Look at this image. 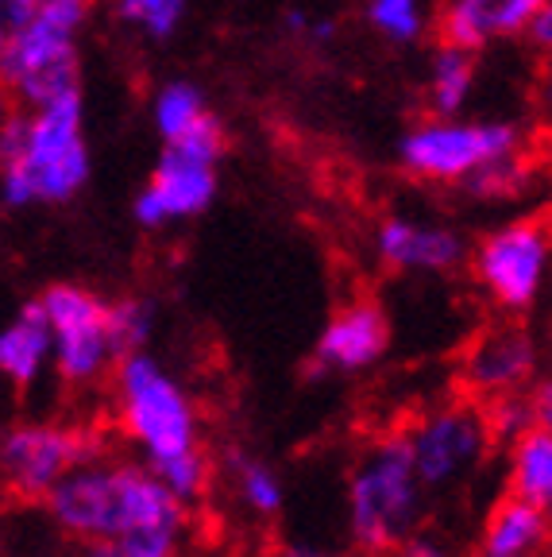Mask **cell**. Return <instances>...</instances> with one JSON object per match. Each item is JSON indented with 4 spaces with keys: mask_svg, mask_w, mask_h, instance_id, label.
<instances>
[{
    "mask_svg": "<svg viewBox=\"0 0 552 557\" xmlns=\"http://www.w3.org/2000/svg\"><path fill=\"white\" fill-rule=\"evenodd\" d=\"M506 492L529 504L552 507V430L534 426L526 437L510 445Z\"/></svg>",
    "mask_w": 552,
    "mask_h": 557,
    "instance_id": "obj_19",
    "label": "cell"
},
{
    "mask_svg": "<svg viewBox=\"0 0 552 557\" xmlns=\"http://www.w3.org/2000/svg\"><path fill=\"white\" fill-rule=\"evenodd\" d=\"M0 163V198L9 209L62 206L78 198L93 171L81 94L4 116Z\"/></svg>",
    "mask_w": 552,
    "mask_h": 557,
    "instance_id": "obj_2",
    "label": "cell"
},
{
    "mask_svg": "<svg viewBox=\"0 0 552 557\" xmlns=\"http://www.w3.org/2000/svg\"><path fill=\"white\" fill-rule=\"evenodd\" d=\"M225 124L213 113L186 132L181 139H171L159 156L155 171L147 178V186L136 194V221L143 228H163L171 221L198 218L213 206L216 186H221V159H225Z\"/></svg>",
    "mask_w": 552,
    "mask_h": 557,
    "instance_id": "obj_6",
    "label": "cell"
},
{
    "mask_svg": "<svg viewBox=\"0 0 552 557\" xmlns=\"http://www.w3.org/2000/svg\"><path fill=\"white\" fill-rule=\"evenodd\" d=\"M47 0H0V32H12V27H20L27 16H35V12L43 9Z\"/></svg>",
    "mask_w": 552,
    "mask_h": 557,
    "instance_id": "obj_29",
    "label": "cell"
},
{
    "mask_svg": "<svg viewBox=\"0 0 552 557\" xmlns=\"http://www.w3.org/2000/svg\"><path fill=\"white\" fill-rule=\"evenodd\" d=\"M549 511H552V507H549Z\"/></svg>",
    "mask_w": 552,
    "mask_h": 557,
    "instance_id": "obj_36",
    "label": "cell"
},
{
    "mask_svg": "<svg viewBox=\"0 0 552 557\" xmlns=\"http://www.w3.org/2000/svg\"><path fill=\"white\" fill-rule=\"evenodd\" d=\"M529 44L537 47V51L552 54V0L544 4V12L537 16V24L529 27Z\"/></svg>",
    "mask_w": 552,
    "mask_h": 557,
    "instance_id": "obj_31",
    "label": "cell"
},
{
    "mask_svg": "<svg viewBox=\"0 0 552 557\" xmlns=\"http://www.w3.org/2000/svg\"><path fill=\"white\" fill-rule=\"evenodd\" d=\"M333 35H337V24H333V20H328V16H313L305 39H310V44H328Z\"/></svg>",
    "mask_w": 552,
    "mask_h": 557,
    "instance_id": "obj_32",
    "label": "cell"
},
{
    "mask_svg": "<svg viewBox=\"0 0 552 557\" xmlns=\"http://www.w3.org/2000/svg\"><path fill=\"white\" fill-rule=\"evenodd\" d=\"M109 325H113L116 360L131 357V352H143V345L151 341V330H155V306L143 302V298L109 302Z\"/></svg>",
    "mask_w": 552,
    "mask_h": 557,
    "instance_id": "obj_24",
    "label": "cell"
},
{
    "mask_svg": "<svg viewBox=\"0 0 552 557\" xmlns=\"http://www.w3.org/2000/svg\"><path fill=\"white\" fill-rule=\"evenodd\" d=\"M86 557H131V554L121 546H113V542H89Z\"/></svg>",
    "mask_w": 552,
    "mask_h": 557,
    "instance_id": "obj_34",
    "label": "cell"
},
{
    "mask_svg": "<svg viewBox=\"0 0 552 557\" xmlns=\"http://www.w3.org/2000/svg\"><path fill=\"white\" fill-rule=\"evenodd\" d=\"M522 151V128L510 121H464V116H425L398 144L402 171L422 183L464 186L487 163Z\"/></svg>",
    "mask_w": 552,
    "mask_h": 557,
    "instance_id": "obj_7",
    "label": "cell"
},
{
    "mask_svg": "<svg viewBox=\"0 0 552 557\" xmlns=\"http://www.w3.org/2000/svg\"><path fill=\"white\" fill-rule=\"evenodd\" d=\"M43 310L54 330V368L70 383H93L116 360L109 302L78 283H54L43 290Z\"/></svg>",
    "mask_w": 552,
    "mask_h": 557,
    "instance_id": "obj_9",
    "label": "cell"
},
{
    "mask_svg": "<svg viewBox=\"0 0 552 557\" xmlns=\"http://www.w3.org/2000/svg\"><path fill=\"white\" fill-rule=\"evenodd\" d=\"M552 534V511L541 504H529L522 496H510L494 504L487 515L479 554L484 557H537L549 546Z\"/></svg>",
    "mask_w": 552,
    "mask_h": 557,
    "instance_id": "obj_16",
    "label": "cell"
},
{
    "mask_svg": "<svg viewBox=\"0 0 552 557\" xmlns=\"http://www.w3.org/2000/svg\"><path fill=\"white\" fill-rule=\"evenodd\" d=\"M544 4L549 0H444L437 32L444 44L479 51V47L499 44V39L529 35Z\"/></svg>",
    "mask_w": 552,
    "mask_h": 557,
    "instance_id": "obj_14",
    "label": "cell"
},
{
    "mask_svg": "<svg viewBox=\"0 0 552 557\" xmlns=\"http://www.w3.org/2000/svg\"><path fill=\"white\" fill-rule=\"evenodd\" d=\"M186 9H190V0H116V16L121 24H128L131 32L147 35V39H171L174 32L181 27L186 20Z\"/></svg>",
    "mask_w": 552,
    "mask_h": 557,
    "instance_id": "obj_23",
    "label": "cell"
},
{
    "mask_svg": "<svg viewBox=\"0 0 552 557\" xmlns=\"http://www.w3.org/2000/svg\"><path fill=\"white\" fill-rule=\"evenodd\" d=\"M93 0H47L20 27L4 32L0 74L16 109H43L59 97L81 94L78 35L86 32Z\"/></svg>",
    "mask_w": 552,
    "mask_h": 557,
    "instance_id": "obj_4",
    "label": "cell"
},
{
    "mask_svg": "<svg viewBox=\"0 0 552 557\" xmlns=\"http://www.w3.org/2000/svg\"><path fill=\"white\" fill-rule=\"evenodd\" d=\"M310 12H302V9H290L286 12V27H290L293 35H298V39H305V32H310Z\"/></svg>",
    "mask_w": 552,
    "mask_h": 557,
    "instance_id": "obj_33",
    "label": "cell"
},
{
    "mask_svg": "<svg viewBox=\"0 0 552 557\" xmlns=\"http://www.w3.org/2000/svg\"><path fill=\"white\" fill-rule=\"evenodd\" d=\"M363 12H367V24L398 47L417 44L440 20L437 0H367Z\"/></svg>",
    "mask_w": 552,
    "mask_h": 557,
    "instance_id": "obj_21",
    "label": "cell"
},
{
    "mask_svg": "<svg viewBox=\"0 0 552 557\" xmlns=\"http://www.w3.org/2000/svg\"><path fill=\"white\" fill-rule=\"evenodd\" d=\"M537 372V345L529 330L518 322H499L487 325L484 333H475V341L464 348L460 360V383L472 399L487 403L494 395L522 392Z\"/></svg>",
    "mask_w": 552,
    "mask_h": 557,
    "instance_id": "obj_12",
    "label": "cell"
},
{
    "mask_svg": "<svg viewBox=\"0 0 552 557\" xmlns=\"http://www.w3.org/2000/svg\"><path fill=\"white\" fill-rule=\"evenodd\" d=\"M406 437L425 487H452L484 461L487 445H494L484 407H472V403L429 410L406 430Z\"/></svg>",
    "mask_w": 552,
    "mask_h": 557,
    "instance_id": "obj_11",
    "label": "cell"
},
{
    "mask_svg": "<svg viewBox=\"0 0 552 557\" xmlns=\"http://www.w3.org/2000/svg\"><path fill=\"white\" fill-rule=\"evenodd\" d=\"M529 403H534L537 426L552 430V375H549V380H537L534 383V392H529Z\"/></svg>",
    "mask_w": 552,
    "mask_h": 557,
    "instance_id": "obj_30",
    "label": "cell"
},
{
    "mask_svg": "<svg viewBox=\"0 0 552 557\" xmlns=\"http://www.w3.org/2000/svg\"><path fill=\"white\" fill-rule=\"evenodd\" d=\"M228 465H233L236 492H240L243 507L255 515H275L283 507V480L271 465L251 461L243 453H228Z\"/></svg>",
    "mask_w": 552,
    "mask_h": 557,
    "instance_id": "obj_22",
    "label": "cell"
},
{
    "mask_svg": "<svg viewBox=\"0 0 552 557\" xmlns=\"http://www.w3.org/2000/svg\"><path fill=\"white\" fill-rule=\"evenodd\" d=\"M390 345V322L382 306L367 302H348L340 306L328 325L321 330L317 348H313V364L310 375L317 372H363L372 368L375 360H382Z\"/></svg>",
    "mask_w": 552,
    "mask_h": 557,
    "instance_id": "obj_13",
    "label": "cell"
},
{
    "mask_svg": "<svg viewBox=\"0 0 552 557\" xmlns=\"http://www.w3.org/2000/svg\"><path fill=\"white\" fill-rule=\"evenodd\" d=\"M475 89V51L460 44H444L432 51L429 78H425V101L437 116H460Z\"/></svg>",
    "mask_w": 552,
    "mask_h": 557,
    "instance_id": "obj_18",
    "label": "cell"
},
{
    "mask_svg": "<svg viewBox=\"0 0 552 557\" xmlns=\"http://www.w3.org/2000/svg\"><path fill=\"white\" fill-rule=\"evenodd\" d=\"M101 457V437L78 426H59V422H24L12 426L0 445V465H4V484L20 499L51 496L59 480L78 465Z\"/></svg>",
    "mask_w": 552,
    "mask_h": 557,
    "instance_id": "obj_8",
    "label": "cell"
},
{
    "mask_svg": "<svg viewBox=\"0 0 552 557\" xmlns=\"http://www.w3.org/2000/svg\"><path fill=\"white\" fill-rule=\"evenodd\" d=\"M526 186H529V166L518 151V156L494 159V163H487L484 171H475L464 183V190L484 201H506V198H518Z\"/></svg>",
    "mask_w": 552,
    "mask_h": 557,
    "instance_id": "obj_26",
    "label": "cell"
},
{
    "mask_svg": "<svg viewBox=\"0 0 552 557\" xmlns=\"http://www.w3.org/2000/svg\"><path fill=\"white\" fill-rule=\"evenodd\" d=\"M479 557H484V554H479Z\"/></svg>",
    "mask_w": 552,
    "mask_h": 557,
    "instance_id": "obj_37",
    "label": "cell"
},
{
    "mask_svg": "<svg viewBox=\"0 0 552 557\" xmlns=\"http://www.w3.org/2000/svg\"><path fill=\"white\" fill-rule=\"evenodd\" d=\"M151 469H155V476L171 487L181 504H193V499L205 496L209 461H205V453H201V449L181 453V457H171V461H163V465H151Z\"/></svg>",
    "mask_w": 552,
    "mask_h": 557,
    "instance_id": "obj_27",
    "label": "cell"
},
{
    "mask_svg": "<svg viewBox=\"0 0 552 557\" xmlns=\"http://www.w3.org/2000/svg\"><path fill=\"white\" fill-rule=\"evenodd\" d=\"M205 116H209L205 94L186 78L163 82V86L155 89V97H151V124H155V132L163 136V144L193 132Z\"/></svg>",
    "mask_w": 552,
    "mask_h": 557,
    "instance_id": "obj_20",
    "label": "cell"
},
{
    "mask_svg": "<svg viewBox=\"0 0 552 557\" xmlns=\"http://www.w3.org/2000/svg\"><path fill=\"white\" fill-rule=\"evenodd\" d=\"M390 557H460V554L444 539H437V534H417L414 531Z\"/></svg>",
    "mask_w": 552,
    "mask_h": 557,
    "instance_id": "obj_28",
    "label": "cell"
},
{
    "mask_svg": "<svg viewBox=\"0 0 552 557\" xmlns=\"http://www.w3.org/2000/svg\"><path fill=\"white\" fill-rule=\"evenodd\" d=\"M116 414L147 465L198 449L193 399L151 352H131L116 364Z\"/></svg>",
    "mask_w": 552,
    "mask_h": 557,
    "instance_id": "obj_5",
    "label": "cell"
},
{
    "mask_svg": "<svg viewBox=\"0 0 552 557\" xmlns=\"http://www.w3.org/2000/svg\"><path fill=\"white\" fill-rule=\"evenodd\" d=\"M54 360V330L51 318H47L43 302L20 306L16 318L4 325L0 333V372L9 375L12 383L27 387L43 375V368Z\"/></svg>",
    "mask_w": 552,
    "mask_h": 557,
    "instance_id": "obj_17",
    "label": "cell"
},
{
    "mask_svg": "<svg viewBox=\"0 0 552 557\" xmlns=\"http://www.w3.org/2000/svg\"><path fill=\"white\" fill-rule=\"evenodd\" d=\"M552 236L541 221H510L475 244L472 271L502 310H526L544 287Z\"/></svg>",
    "mask_w": 552,
    "mask_h": 557,
    "instance_id": "obj_10",
    "label": "cell"
},
{
    "mask_svg": "<svg viewBox=\"0 0 552 557\" xmlns=\"http://www.w3.org/2000/svg\"><path fill=\"white\" fill-rule=\"evenodd\" d=\"M425 480L406 434H390L363 453L348 480V531L372 557H390L417 531L425 511Z\"/></svg>",
    "mask_w": 552,
    "mask_h": 557,
    "instance_id": "obj_3",
    "label": "cell"
},
{
    "mask_svg": "<svg viewBox=\"0 0 552 557\" xmlns=\"http://www.w3.org/2000/svg\"><path fill=\"white\" fill-rule=\"evenodd\" d=\"M375 252L394 271H452L467 256L456 228L394 213L375 233Z\"/></svg>",
    "mask_w": 552,
    "mask_h": 557,
    "instance_id": "obj_15",
    "label": "cell"
},
{
    "mask_svg": "<svg viewBox=\"0 0 552 557\" xmlns=\"http://www.w3.org/2000/svg\"><path fill=\"white\" fill-rule=\"evenodd\" d=\"M487 418V430H491L494 445H514L518 437H526L537 426L534 418V403L526 392H510V395H494V399L479 403Z\"/></svg>",
    "mask_w": 552,
    "mask_h": 557,
    "instance_id": "obj_25",
    "label": "cell"
},
{
    "mask_svg": "<svg viewBox=\"0 0 552 557\" xmlns=\"http://www.w3.org/2000/svg\"><path fill=\"white\" fill-rule=\"evenodd\" d=\"M47 511L74 539L113 542L131 557H174L186 531V504L147 461L78 465L47 496Z\"/></svg>",
    "mask_w": 552,
    "mask_h": 557,
    "instance_id": "obj_1",
    "label": "cell"
},
{
    "mask_svg": "<svg viewBox=\"0 0 552 557\" xmlns=\"http://www.w3.org/2000/svg\"><path fill=\"white\" fill-rule=\"evenodd\" d=\"M283 557H340V554H328V549H317V546H290Z\"/></svg>",
    "mask_w": 552,
    "mask_h": 557,
    "instance_id": "obj_35",
    "label": "cell"
}]
</instances>
